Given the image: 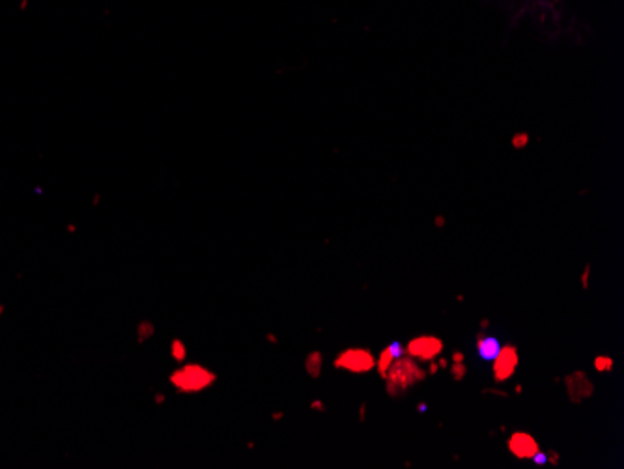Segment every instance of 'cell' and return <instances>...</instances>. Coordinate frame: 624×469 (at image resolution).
Listing matches in <instances>:
<instances>
[{
	"instance_id": "cell-1",
	"label": "cell",
	"mask_w": 624,
	"mask_h": 469,
	"mask_svg": "<svg viewBox=\"0 0 624 469\" xmlns=\"http://www.w3.org/2000/svg\"><path fill=\"white\" fill-rule=\"evenodd\" d=\"M169 385L176 391L178 394H200L204 391H210L211 387L217 383V372L211 370L198 361H185L181 365H178L174 370H170L169 374Z\"/></svg>"
},
{
	"instance_id": "cell-2",
	"label": "cell",
	"mask_w": 624,
	"mask_h": 469,
	"mask_svg": "<svg viewBox=\"0 0 624 469\" xmlns=\"http://www.w3.org/2000/svg\"><path fill=\"white\" fill-rule=\"evenodd\" d=\"M428 377V372H426V367L419 363V361H415L413 357H409V355H400L393 365H391V369L385 372V376L381 377L383 381H385V393L387 396L391 398H400V396H404L407 394L415 385H419L422 383L424 379Z\"/></svg>"
},
{
	"instance_id": "cell-3",
	"label": "cell",
	"mask_w": 624,
	"mask_h": 469,
	"mask_svg": "<svg viewBox=\"0 0 624 469\" xmlns=\"http://www.w3.org/2000/svg\"><path fill=\"white\" fill-rule=\"evenodd\" d=\"M333 369L354 374V376H364L370 374L376 369V355L366 346H350L344 348L335 355Z\"/></svg>"
},
{
	"instance_id": "cell-4",
	"label": "cell",
	"mask_w": 624,
	"mask_h": 469,
	"mask_svg": "<svg viewBox=\"0 0 624 469\" xmlns=\"http://www.w3.org/2000/svg\"><path fill=\"white\" fill-rule=\"evenodd\" d=\"M443 350H445L443 338L438 335H432V333H422V335L413 336L404 346L405 355L413 357L415 361H419L422 365H426L428 361L438 359L439 355H443Z\"/></svg>"
},
{
	"instance_id": "cell-5",
	"label": "cell",
	"mask_w": 624,
	"mask_h": 469,
	"mask_svg": "<svg viewBox=\"0 0 624 469\" xmlns=\"http://www.w3.org/2000/svg\"><path fill=\"white\" fill-rule=\"evenodd\" d=\"M491 363V377L493 381L501 385L506 383L508 379H512L518 372L520 367V352H518V346L512 342L501 344L499 346V352L495 353V357L490 361Z\"/></svg>"
},
{
	"instance_id": "cell-6",
	"label": "cell",
	"mask_w": 624,
	"mask_h": 469,
	"mask_svg": "<svg viewBox=\"0 0 624 469\" xmlns=\"http://www.w3.org/2000/svg\"><path fill=\"white\" fill-rule=\"evenodd\" d=\"M563 383H565V391L568 400L574 406H579L585 400H589L590 396L594 394V383L589 377V374L585 370H572L563 377Z\"/></svg>"
},
{
	"instance_id": "cell-7",
	"label": "cell",
	"mask_w": 624,
	"mask_h": 469,
	"mask_svg": "<svg viewBox=\"0 0 624 469\" xmlns=\"http://www.w3.org/2000/svg\"><path fill=\"white\" fill-rule=\"evenodd\" d=\"M506 449H508V453L512 454L516 460L523 462H531L542 451L536 437L529 434V432H523V430H516V432H512L510 436L506 437Z\"/></svg>"
},
{
	"instance_id": "cell-8",
	"label": "cell",
	"mask_w": 624,
	"mask_h": 469,
	"mask_svg": "<svg viewBox=\"0 0 624 469\" xmlns=\"http://www.w3.org/2000/svg\"><path fill=\"white\" fill-rule=\"evenodd\" d=\"M404 346L398 342H391L387 346H383L381 348V352L376 355V372H378V376L383 377L385 376V372L391 369V365L395 363V361L400 357V355H404Z\"/></svg>"
},
{
	"instance_id": "cell-9",
	"label": "cell",
	"mask_w": 624,
	"mask_h": 469,
	"mask_svg": "<svg viewBox=\"0 0 624 469\" xmlns=\"http://www.w3.org/2000/svg\"><path fill=\"white\" fill-rule=\"evenodd\" d=\"M499 342L495 336L488 335L486 331H481L479 329V333L475 335V348H477V353L481 355L484 361H491L495 357V353L499 352Z\"/></svg>"
},
{
	"instance_id": "cell-10",
	"label": "cell",
	"mask_w": 624,
	"mask_h": 469,
	"mask_svg": "<svg viewBox=\"0 0 624 469\" xmlns=\"http://www.w3.org/2000/svg\"><path fill=\"white\" fill-rule=\"evenodd\" d=\"M303 369L311 379L321 377L323 369H325V357H323V353H321L320 350H311V352L305 355Z\"/></svg>"
},
{
	"instance_id": "cell-11",
	"label": "cell",
	"mask_w": 624,
	"mask_h": 469,
	"mask_svg": "<svg viewBox=\"0 0 624 469\" xmlns=\"http://www.w3.org/2000/svg\"><path fill=\"white\" fill-rule=\"evenodd\" d=\"M169 355L170 359L174 361L176 365H181V363H185L189 359V348H187V344L183 338H179V336H174V338H170L169 342Z\"/></svg>"
},
{
	"instance_id": "cell-12",
	"label": "cell",
	"mask_w": 624,
	"mask_h": 469,
	"mask_svg": "<svg viewBox=\"0 0 624 469\" xmlns=\"http://www.w3.org/2000/svg\"><path fill=\"white\" fill-rule=\"evenodd\" d=\"M155 331H157V327H155V324H153L150 318L138 320V322H136V326H135L136 342L140 344V346L146 344V342H150L153 336H155Z\"/></svg>"
},
{
	"instance_id": "cell-13",
	"label": "cell",
	"mask_w": 624,
	"mask_h": 469,
	"mask_svg": "<svg viewBox=\"0 0 624 469\" xmlns=\"http://www.w3.org/2000/svg\"><path fill=\"white\" fill-rule=\"evenodd\" d=\"M613 367H615V361L609 355H596L594 361H592V369L596 370L598 374H607V372L613 370Z\"/></svg>"
},
{
	"instance_id": "cell-14",
	"label": "cell",
	"mask_w": 624,
	"mask_h": 469,
	"mask_svg": "<svg viewBox=\"0 0 624 469\" xmlns=\"http://www.w3.org/2000/svg\"><path fill=\"white\" fill-rule=\"evenodd\" d=\"M448 374H450V377H452L454 381H464L465 376H467V365H465V361H462V363H450Z\"/></svg>"
},
{
	"instance_id": "cell-15",
	"label": "cell",
	"mask_w": 624,
	"mask_h": 469,
	"mask_svg": "<svg viewBox=\"0 0 624 469\" xmlns=\"http://www.w3.org/2000/svg\"><path fill=\"white\" fill-rule=\"evenodd\" d=\"M590 271H592L590 264H585V268H583L581 275H579V284H581L583 290H589V286H590Z\"/></svg>"
},
{
	"instance_id": "cell-16",
	"label": "cell",
	"mask_w": 624,
	"mask_h": 469,
	"mask_svg": "<svg viewBox=\"0 0 624 469\" xmlns=\"http://www.w3.org/2000/svg\"><path fill=\"white\" fill-rule=\"evenodd\" d=\"M529 142V135L527 133H516L512 137V146L514 148H523V146H527Z\"/></svg>"
},
{
	"instance_id": "cell-17",
	"label": "cell",
	"mask_w": 624,
	"mask_h": 469,
	"mask_svg": "<svg viewBox=\"0 0 624 469\" xmlns=\"http://www.w3.org/2000/svg\"><path fill=\"white\" fill-rule=\"evenodd\" d=\"M561 464V454L557 453V451H548L546 453V466H559Z\"/></svg>"
},
{
	"instance_id": "cell-18",
	"label": "cell",
	"mask_w": 624,
	"mask_h": 469,
	"mask_svg": "<svg viewBox=\"0 0 624 469\" xmlns=\"http://www.w3.org/2000/svg\"><path fill=\"white\" fill-rule=\"evenodd\" d=\"M309 408H311V411H316V413H327V406H325V402H323V400H320V398L312 400Z\"/></svg>"
},
{
	"instance_id": "cell-19",
	"label": "cell",
	"mask_w": 624,
	"mask_h": 469,
	"mask_svg": "<svg viewBox=\"0 0 624 469\" xmlns=\"http://www.w3.org/2000/svg\"><path fill=\"white\" fill-rule=\"evenodd\" d=\"M152 400L155 406H165L167 404V394L163 393V391H155L152 396Z\"/></svg>"
},
{
	"instance_id": "cell-20",
	"label": "cell",
	"mask_w": 624,
	"mask_h": 469,
	"mask_svg": "<svg viewBox=\"0 0 624 469\" xmlns=\"http://www.w3.org/2000/svg\"><path fill=\"white\" fill-rule=\"evenodd\" d=\"M482 393H484V394H493V396H501V398H506V396H508V393H506V391H503V389H497V387H488V389H484Z\"/></svg>"
},
{
	"instance_id": "cell-21",
	"label": "cell",
	"mask_w": 624,
	"mask_h": 469,
	"mask_svg": "<svg viewBox=\"0 0 624 469\" xmlns=\"http://www.w3.org/2000/svg\"><path fill=\"white\" fill-rule=\"evenodd\" d=\"M439 365H438V361L434 359V361H428V363H426V372H428V376H436V374H438L439 372Z\"/></svg>"
},
{
	"instance_id": "cell-22",
	"label": "cell",
	"mask_w": 624,
	"mask_h": 469,
	"mask_svg": "<svg viewBox=\"0 0 624 469\" xmlns=\"http://www.w3.org/2000/svg\"><path fill=\"white\" fill-rule=\"evenodd\" d=\"M448 361H452V363H462V361H465V353L460 352V350H454V352L450 353V359Z\"/></svg>"
},
{
	"instance_id": "cell-23",
	"label": "cell",
	"mask_w": 624,
	"mask_h": 469,
	"mask_svg": "<svg viewBox=\"0 0 624 469\" xmlns=\"http://www.w3.org/2000/svg\"><path fill=\"white\" fill-rule=\"evenodd\" d=\"M357 419H359V422H364V421H366V402H361V406H359V410H357Z\"/></svg>"
},
{
	"instance_id": "cell-24",
	"label": "cell",
	"mask_w": 624,
	"mask_h": 469,
	"mask_svg": "<svg viewBox=\"0 0 624 469\" xmlns=\"http://www.w3.org/2000/svg\"><path fill=\"white\" fill-rule=\"evenodd\" d=\"M531 462L535 464V466H546V453H544V451H540V453L536 454Z\"/></svg>"
},
{
	"instance_id": "cell-25",
	"label": "cell",
	"mask_w": 624,
	"mask_h": 469,
	"mask_svg": "<svg viewBox=\"0 0 624 469\" xmlns=\"http://www.w3.org/2000/svg\"><path fill=\"white\" fill-rule=\"evenodd\" d=\"M264 338H266V342H269L271 346H277V344H278V336L275 335L273 331H267V333L264 335Z\"/></svg>"
},
{
	"instance_id": "cell-26",
	"label": "cell",
	"mask_w": 624,
	"mask_h": 469,
	"mask_svg": "<svg viewBox=\"0 0 624 469\" xmlns=\"http://www.w3.org/2000/svg\"><path fill=\"white\" fill-rule=\"evenodd\" d=\"M284 415H286V413H284L282 410H277V411H273V413H271L269 419L273 421V422H280V421L284 419Z\"/></svg>"
},
{
	"instance_id": "cell-27",
	"label": "cell",
	"mask_w": 624,
	"mask_h": 469,
	"mask_svg": "<svg viewBox=\"0 0 624 469\" xmlns=\"http://www.w3.org/2000/svg\"><path fill=\"white\" fill-rule=\"evenodd\" d=\"M445 225H447V221H445V217H443V215H438V217H434V227H436V228H443Z\"/></svg>"
},
{
	"instance_id": "cell-28",
	"label": "cell",
	"mask_w": 624,
	"mask_h": 469,
	"mask_svg": "<svg viewBox=\"0 0 624 469\" xmlns=\"http://www.w3.org/2000/svg\"><path fill=\"white\" fill-rule=\"evenodd\" d=\"M436 361H438V365H439V369H441V370L448 369V359H447V357H443V355H439V357H438V359H436Z\"/></svg>"
},
{
	"instance_id": "cell-29",
	"label": "cell",
	"mask_w": 624,
	"mask_h": 469,
	"mask_svg": "<svg viewBox=\"0 0 624 469\" xmlns=\"http://www.w3.org/2000/svg\"><path fill=\"white\" fill-rule=\"evenodd\" d=\"M488 326H490V320L488 318H482L479 327H481V331H488Z\"/></svg>"
},
{
	"instance_id": "cell-30",
	"label": "cell",
	"mask_w": 624,
	"mask_h": 469,
	"mask_svg": "<svg viewBox=\"0 0 624 469\" xmlns=\"http://www.w3.org/2000/svg\"><path fill=\"white\" fill-rule=\"evenodd\" d=\"M417 411H421V413H422V411H426V402H419V404H417Z\"/></svg>"
},
{
	"instance_id": "cell-31",
	"label": "cell",
	"mask_w": 624,
	"mask_h": 469,
	"mask_svg": "<svg viewBox=\"0 0 624 469\" xmlns=\"http://www.w3.org/2000/svg\"><path fill=\"white\" fill-rule=\"evenodd\" d=\"M66 230H68L69 234H73V232H77V227H75V225H73V223H69L68 228H66Z\"/></svg>"
},
{
	"instance_id": "cell-32",
	"label": "cell",
	"mask_w": 624,
	"mask_h": 469,
	"mask_svg": "<svg viewBox=\"0 0 624 469\" xmlns=\"http://www.w3.org/2000/svg\"><path fill=\"white\" fill-rule=\"evenodd\" d=\"M514 393L516 394H522L523 393V387L520 385V383H518V385H514Z\"/></svg>"
},
{
	"instance_id": "cell-33",
	"label": "cell",
	"mask_w": 624,
	"mask_h": 469,
	"mask_svg": "<svg viewBox=\"0 0 624 469\" xmlns=\"http://www.w3.org/2000/svg\"><path fill=\"white\" fill-rule=\"evenodd\" d=\"M254 447H256V443H254V441H249V443H247V449H249V451H253Z\"/></svg>"
},
{
	"instance_id": "cell-34",
	"label": "cell",
	"mask_w": 624,
	"mask_h": 469,
	"mask_svg": "<svg viewBox=\"0 0 624 469\" xmlns=\"http://www.w3.org/2000/svg\"><path fill=\"white\" fill-rule=\"evenodd\" d=\"M4 312H6V307H4V305H2V303H0V318H2V316H4Z\"/></svg>"
}]
</instances>
